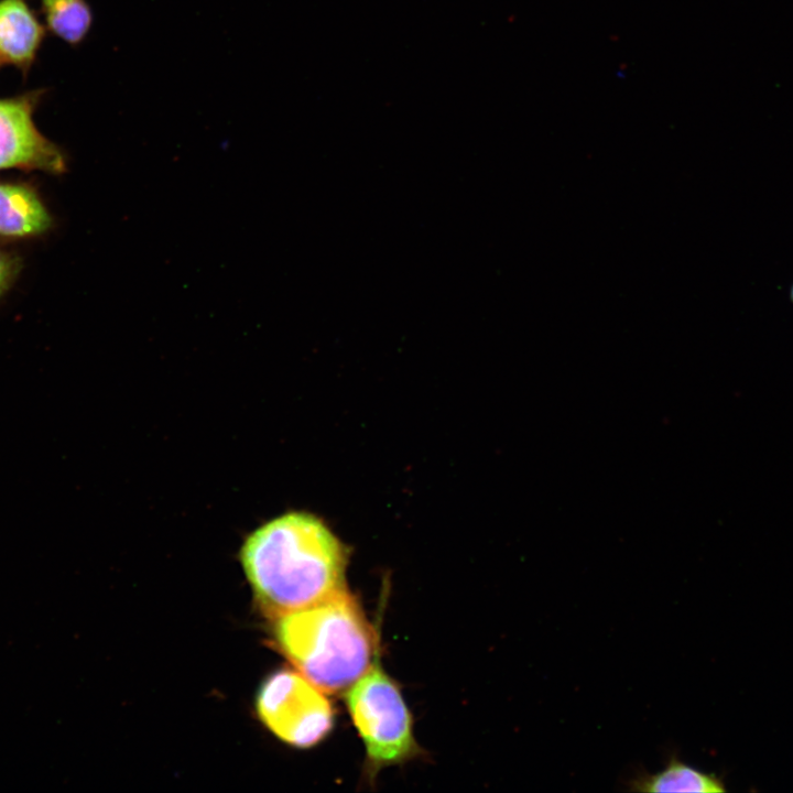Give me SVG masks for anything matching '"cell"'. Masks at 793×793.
<instances>
[{
  "label": "cell",
  "instance_id": "obj_1",
  "mask_svg": "<svg viewBox=\"0 0 793 793\" xmlns=\"http://www.w3.org/2000/svg\"><path fill=\"white\" fill-rule=\"evenodd\" d=\"M240 562L257 604L274 620L346 589L345 546L306 512L285 513L254 530Z\"/></svg>",
  "mask_w": 793,
  "mask_h": 793
},
{
  "label": "cell",
  "instance_id": "obj_2",
  "mask_svg": "<svg viewBox=\"0 0 793 793\" xmlns=\"http://www.w3.org/2000/svg\"><path fill=\"white\" fill-rule=\"evenodd\" d=\"M274 640L297 672L329 694L347 691L377 659L376 634L347 588L275 619Z\"/></svg>",
  "mask_w": 793,
  "mask_h": 793
},
{
  "label": "cell",
  "instance_id": "obj_3",
  "mask_svg": "<svg viewBox=\"0 0 793 793\" xmlns=\"http://www.w3.org/2000/svg\"><path fill=\"white\" fill-rule=\"evenodd\" d=\"M345 699L374 772L404 762L419 752L409 708L378 659L346 691Z\"/></svg>",
  "mask_w": 793,
  "mask_h": 793
},
{
  "label": "cell",
  "instance_id": "obj_4",
  "mask_svg": "<svg viewBox=\"0 0 793 793\" xmlns=\"http://www.w3.org/2000/svg\"><path fill=\"white\" fill-rule=\"evenodd\" d=\"M257 711L279 739L296 748L318 743L334 725V711L325 692L300 672L289 670L272 674L262 684Z\"/></svg>",
  "mask_w": 793,
  "mask_h": 793
},
{
  "label": "cell",
  "instance_id": "obj_5",
  "mask_svg": "<svg viewBox=\"0 0 793 793\" xmlns=\"http://www.w3.org/2000/svg\"><path fill=\"white\" fill-rule=\"evenodd\" d=\"M45 88L0 98V171L18 169L54 175L68 170L66 152L36 127L34 113Z\"/></svg>",
  "mask_w": 793,
  "mask_h": 793
},
{
  "label": "cell",
  "instance_id": "obj_6",
  "mask_svg": "<svg viewBox=\"0 0 793 793\" xmlns=\"http://www.w3.org/2000/svg\"><path fill=\"white\" fill-rule=\"evenodd\" d=\"M45 37L41 23L26 0H0V62L26 77Z\"/></svg>",
  "mask_w": 793,
  "mask_h": 793
},
{
  "label": "cell",
  "instance_id": "obj_7",
  "mask_svg": "<svg viewBox=\"0 0 793 793\" xmlns=\"http://www.w3.org/2000/svg\"><path fill=\"white\" fill-rule=\"evenodd\" d=\"M53 225L51 211L33 186L0 182V238H35L50 231Z\"/></svg>",
  "mask_w": 793,
  "mask_h": 793
},
{
  "label": "cell",
  "instance_id": "obj_8",
  "mask_svg": "<svg viewBox=\"0 0 793 793\" xmlns=\"http://www.w3.org/2000/svg\"><path fill=\"white\" fill-rule=\"evenodd\" d=\"M634 792H724L725 786L715 774L702 772L675 757L655 773H639L628 782Z\"/></svg>",
  "mask_w": 793,
  "mask_h": 793
},
{
  "label": "cell",
  "instance_id": "obj_9",
  "mask_svg": "<svg viewBox=\"0 0 793 793\" xmlns=\"http://www.w3.org/2000/svg\"><path fill=\"white\" fill-rule=\"evenodd\" d=\"M46 29L65 43L77 46L93 24V11L87 0H40Z\"/></svg>",
  "mask_w": 793,
  "mask_h": 793
},
{
  "label": "cell",
  "instance_id": "obj_10",
  "mask_svg": "<svg viewBox=\"0 0 793 793\" xmlns=\"http://www.w3.org/2000/svg\"><path fill=\"white\" fill-rule=\"evenodd\" d=\"M22 267L20 258L0 249V297L9 290Z\"/></svg>",
  "mask_w": 793,
  "mask_h": 793
},
{
  "label": "cell",
  "instance_id": "obj_11",
  "mask_svg": "<svg viewBox=\"0 0 793 793\" xmlns=\"http://www.w3.org/2000/svg\"><path fill=\"white\" fill-rule=\"evenodd\" d=\"M791 298H792V301H793V286H792V290H791Z\"/></svg>",
  "mask_w": 793,
  "mask_h": 793
},
{
  "label": "cell",
  "instance_id": "obj_12",
  "mask_svg": "<svg viewBox=\"0 0 793 793\" xmlns=\"http://www.w3.org/2000/svg\"><path fill=\"white\" fill-rule=\"evenodd\" d=\"M0 66H1V62H0Z\"/></svg>",
  "mask_w": 793,
  "mask_h": 793
}]
</instances>
